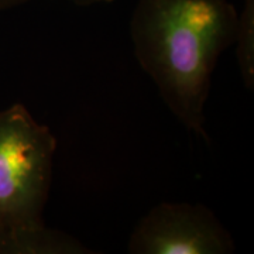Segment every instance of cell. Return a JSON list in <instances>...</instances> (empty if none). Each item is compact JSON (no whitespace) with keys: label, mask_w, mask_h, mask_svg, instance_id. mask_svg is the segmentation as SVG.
<instances>
[{"label":"cell","mask_w":254,"mask_h":254,"mask_svg":"<svg viewBox=\"0 0 254 254\" xmlns=\"http://www.w3.org/2000/svg\"><path fill=\"white\" fill-rule=\"evenodd\" d=\"M236 61L243 85L247 91L254 89V0H245L237 14L235 43Z\"/></svg>","instance_id":"277c9868"},{"label":"cell","mask_w":254,"mask_h":254,"mask_svg":"<svg viewBox=\"0 0 254 254\" xmlns=\"http://www.w3.org/2000/svg\"><path fill=\"white\" fill-rule=\"evenodd\" d=\"M233 236L202 203L163 202L151 208L133 229L130 254H232Z\"/></svg>","instance_id":"3957f363"},{"label":"cell","mask_w":254,"mask_h":254,"mask_svg":"<svg viewBox=\"0 0 254 254\" xmlns=\"http://www.w3.org/2000/svg\"><path fill=\"white\" fill-rule=\"evenodd\" d=\"M237 14L230 0H138L130 20L138 65L177 120L206 141L212 76L235 43Z\"/></svg>","instance_id":"6da1fadb"},{"label":"cell","mask_w":254,"mask_h":254,"mask_svg":"<svg viewBox=\"0 0 254 254\" xmlns=\"http://www.w3.org/2000/svg\"><path fill=\"white\" fill-rule=\"evenodd\" d=\"M31 0H0V11L16 9L18 6H23Z\"/></svg>","instance_id":"8992f818"},{"label":"cell","mask_w":254,"mask_h":254,"mask_svg":"<svg viewBox=\"0 0 254 254\" xmlns=\"http://www.w3.org/2000/svg\"><path fill=\"white\" fill-rule=\"evenodd\" d=\"M78 7H92V6H100V4H109L115 0H71Z\"/></svg>","instance_id":"5b68a950"},{"label":"cell","mask_w":254,"mask_h":254,"mask_svg":"<svg viewBox=\"0 0 254 254\" xmlns=\"http://www.w3.org/2000/svg\"><path fill=\"white\" fill-rule=\"evenodd\" d=\"M57 138L23 103L0 110V254H91L79 239L46 226Z\"/></svg>","instance_id":"7a4b0ae2"}]
</instances>
